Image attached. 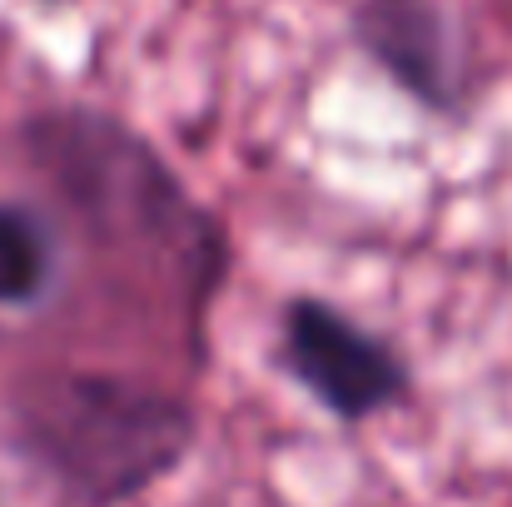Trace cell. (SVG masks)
Segmentation results:
<instances>
[{"instance_id":"3957f363","label":"cell","mask_w":512,"mask_h":507,"mask_svg":"<svg viewBox=\"0 0 512 507\" xmlns=\"http://www.w3.org/2000/svg\"><path fill=\"white\" fill-rule=\"evenodd\" d=\"M274 368L343 428H368L413 403V363L388 334L324 294L284 299L274 319Z\"/></svg>"},{"instance_id":"5b68a950","label":"cell","mask_w":512,"mask_h":507,"mask_svg":"<svg viewBox=\"0 0 512 507\" xmlns=\"http://www.w3.org/2000/svg\"><path fill=\"white\" fill-rule=\"evenodd\" d=\"M65 279V224L50 204L0 199V314H35Z\"/></svg>"},{"instance_id":"277c9868","label":"cell","mask_w":512,"mask_h":507,"mask_svg":"<svg viewBox=\"0 0 512 507\" xmlns=\"http://www.w3.org/2000/svg\"><path fill=\"white\" fill-rule=\"evenodd\" d=\"M353 50L428 120L463 125L478 105V70L448 0H343Z\"/></svg>"},{"instance_id":"8992f818","label":"cell","mask_w":512,"mask_h":507,"mask_svg":"<svg viewBox=\"0 0 512 507\" xmlns=\"http://www.w3.org/2000/svg\"><path fill=\"white\" fill-rule=\"evenodd\" d=\"M40 10H70V5H80V0H35Z\"/></svg>"},{"instance_id":"7a4b0ae2","label":"cell","mask_w":512,"mask_h":507,"mask_svg":"<svg viewBox=\"0 0 512 507\" xmlns=\"http://www.w3.org/2000/svg\"><path fill=\"white\" fill-rule=\"evenodd\" d=\"M0 443L60 507H135L194 458L199 408L130 368L40 363L10 378Z\"/></svg>"},{"instance_id":"6da1fadb","label":"cell","mask_w":512,"mask_h":507,"mask_svg":"<svg viewBox=\"0 0 512 507\" xmlns=\"http://www.w3.org/2000/svg\"><path fill=\"white\" fill-rule=\"evenodd\" d=\"M15 150L95 254L165 289L194 338H209V309L229 279L234 244L150 135L100 105H45L20 115Z\"/></svg>"}]
</instances>
